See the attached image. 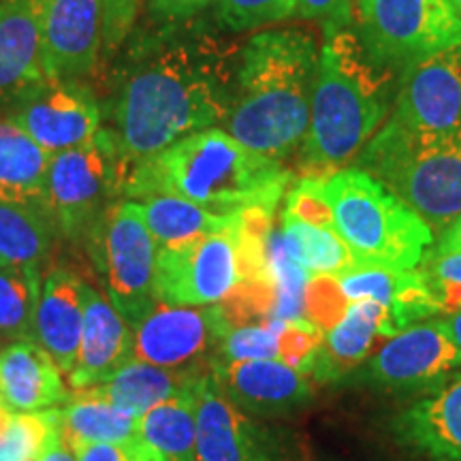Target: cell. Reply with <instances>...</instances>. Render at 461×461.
Returning <instances> with one entry per match:
<instances>
[{
    "label": "cell",
    "mask_w": 461,
    "mask_h": 461,
    "mask_svg": "<svg viewBox=\"0 0 461 461\" xmlns=\"http://www.w3.org/2000/svg\"><path fill=\"white\" fill-rule=\"evenodd\" d=\"M60 423V408L34 414H11L0 442V461H39Z\"/></svg>",
    "instance_id": "33"
},
{
    "label": "cell",
    "mask_w": 461,
    "mask_h": 461,
    "mask_svg": "<svg viewBox=\"0 0 461 461\" xmlns=\"http://www.w3.org/2000/svg\"><path fill=\"white\" fill-rule=\"evenodd\" d=\"M135 201V199H132ZM143 222L158 248L180 246L190 240L203 238V235L218 233L233 227L240 218V212L235 214H216V212L205 210L190 201L167 197V194H157V197L137 199Z\"/></svg>",
    "instance_id": "29"
},
{
    "label": "cell",
    "mask_w": 461,
    "mask_h": 461,
    "mask_svg": "<svg viewBox=\"0 0 461 461\" xmlns=\"http://www.w3.org/2000/svg\"><path fill=\"white\" fill-rule=\"evenodd\" d=\"M146 0H101L103 5V56L120 50L135 28Z\"/></svg>",
    "instance_id": "38"
},
{
    "label": "cell",
    "mask_w": 461,
    "mask_h": 461,
    "mask_svg": "<svg viewBox=\"0 0 461 461\" xmlns=\"http://www.w3.org/2000/svg\"><path fill=\"white\" fill-rule=\"evenodd\" d=\"M60 428L71 448L86 445H124L140 440V419L101 400L90 391H73L60 406Z\"/></svg>",
    "instance_id": "27"
},
{
    "label": "cell",
    "mask_w": 461,
    "mask_h": 461,
    "mask_svg": "<svg viewBox=\"0 0 461 461\" xmlns=\"http://www.w3.org/2000/svg\"><path fill=\"white\" fill-rule=\"evenodd\" d=\"M88 282L65 265L51 267L41 282L32 339L68 376L77 361L82 339Z\"/></svg>",
    "instance_id": "20"
},
{
    "label": "cell",
    "mask_w": 461,
    "mask_h": 461,
    "mask_svg": "<svg viewBox=\"0 0 461 461\" xmlns=\"http://www.w3.org/2000/svg\"><path fill=\"white\" fill-rule=\"evenodd\" d=\"M43 274L0 265V339H32Z\"/></svg>",
    "instance_id": "32"
},
{
    "label": "cell",
    "mask_w": 461,
    "mask_h": 461,
    "mask_svg": "<svg viewBox=\"0 0 461 461\" xmlns=\"http://www.w3.org/2000/svg\"><path fill=\"white\" fill-rule=\"evenodd\" d=\"M216 0H148L149 15H154L160 22H188L201 11L212 7Z\"/></svg>",
    "instance_id": "41"
},
{
    "label": "cell",
    "mask_w": 461,
    "mask_h": 461,
    "mask_svg": "<svg viewBox=\"0 0 461 461\" xmlns=\"http://www.w3.org/2000/svg\"><path fill=\"white\" fill-rule=\"evenodd\" d=\"M348 303L350 302L338 285V278H333V276H314L305 286L303 319L325 333L342 319Z\"/></svg>",
    "instance_id": "37"
},
{
    "label": "cell",
    "mask_w": 461,
    "mask_h": 461,
    "mask_svg": "<svg viewBox=\"0 0 461 461\" xmlns=\"http://www.w3.org/2000/svg\"><path fill=\"white\" fill-rule=\"evenodd\" d=\"M230 322L222 305H169L157 302L132 327L135 359L158 367L207 366Z\"/></svg>",
    "instance_id": "12"
},
{
    "label": "cell",
    "mask_w": 461,
    "mask_h": 461,
    "mask_svg": "<svg viewBox=\"0 0 461 461\" xmlns=\"http://www.w3.org/2000/svg\"><path fill=\"white\" fill-rule=\"evenodd\" d=\"M45 0H0V105L50 82L43 65Z\"/></svg>",
    "instance_id": "19"
},
{
    "label": "cell",
    "mask_w": 461,
    "mask_h": 461,
    "mask_svg": "<svg viewBox=\"0 0 461 461\" xmlns=\"http://www.w3.org/2000/svg\"><path fill=\"white\" fill-rule=\"evenodd\" d=\"M212 359L221 361H280V321L248 322V325L230 327L218 344Z\"/></svg>",
    "instance_id": "34"
},
{
    "label": "cell",
    "mask_w": 461,
    "mask_h": 461,
    "mask_svg": "<svg viewBox=\"0 0 461 461\" xmlns=\"http://www.w3.org/2000/svg\"><path fill=\"white\" fill-rule=\"evenodd\" d=\"M457 370L461 350L448 338L440 319H428L391 336L348 380L387 391H417L431 389Z\"/></svg>",
    "instance_id": "11"
},
{
    "label": "cell",
    "mask_w": 461,
    "mask_h": 461,
    "mask_svg": "<svg viewBox=\"0 0 461 461\" xmlns=\"http://www.w3.org/2000/svg\"><path fill=\"white\" fill-rule=\"evenodd\" d=\"M197 383V380H194ZM194 383L140 419V434L167 461H197Z\"/></svg>",
    "instance_id": "30"
},
{
    "label": "cell",
    "mask_w": 461,
    "mask_h": 461,
    "mask_svg": "<svg viewBox=\"0 0 461 461\" xmlns=\"http://www.w3.org/2000/svg\"><path fill=\"white\" fill-rule=\"evenodd\" d=\"M353 167L393 190L434 233L461 216V126L417 132L389 118Z\"/></svg>",
    "instance_id": "6"
},
{
    "label": "cell",
    "mask_w": 461,
    "mask_h": 461,
    "mask_svg": "<svg viewBox=\"0 0 461 461\" xmlns=\"http://www.w3.org/2000/svg\"><path fill=\"white\" fill-rule=\"evenodd\" d=\"M436 255H447V252H459L461 250V216L448 224L447 229L440 230L438 240L434 241V248H429Z\"/></svg>",
    "instance_id": "43"
},
{
    "label": "cell",
    "mask_w": 461,
    "mask_h": 461,
    "mask_svg": "<svg viewBox=\"0 0 461 461\" xmlns=\"http://www.w3.org/2000/svg\"><path fill=\"white\" fill-rule=\"evenodd\" d=\"M395 336L389 314L372 299L350 302L342 319L322 333V344L310 376L319 383H342L370 359L378 339Z\"/></svg>",
    "instance_id": "23"
},
{
    "label": "cell",
    "mask_w": 461,
    "mask_h": 461,
    "mask_svg": "<svg viewBox=\"0 0 461 461\" xmlns=\"http://www.w3.org/2000/svg\"><path fill=\"white\" fill-rule=\"evenodd\" d=\"M338 285L348 302L372 299L383 305L393 333H400L414 322L434 319L438 314V305L419 269L397 272L355 263L338 276Z\"/></svg>",
    "instance_id": "24"
},
{
    "label": "cell",
    "mask_w": 461,
    "mask_h": 461,
    "mask_svg": "<svg viewBox=\"0 0 461 461\" xmlns=\"http://www.w3.org/2000/svg\"><path fill=\"white\" fill-rule=\"evenodd\" d=\"M39 461H77L71 445H68V442L65 440V436H62L60 423H58L54 434H51L48 447H45V451Z\"/></svg>",
    "instance_id": "42"
},
{
    "label": "cell",
    "mask_w": 461,
    "mask_h": 461,
    "mask_svg": "<svg viewBox=\"0 0 461 461\" xmlns=\"http://www.w3.org/2000/svg\"><path fill=\"white\" fill-rule=\"evenodd\" d=\"M400 79L366 50L353 28L325 37L308 132L297 152L303 177H330L355 163L393 112Z\"/></svg>",
    "instance_id": "2"
},
{
    "label": "cell",
    "mask_w": 461,
    "mask_h": 461,
    "mask_svg": "<svg viewBox=\"0 0 461 461\" xmlns=\"http://www.w3.org/2000/svg\"><path fill=\"white\" fill-rule=\"evenodd\" d=\"M389 118L417 132H445L461 126V45L402 75Z\"/></svg>",
    "instance_id": "16"
},
{
    "label": "cell",
    "mask_w": 461,
    "mask_h": 461,
    "mask_svg": "<svg viewBox=\"0 0 461 461\" xmlns=\"http://www.w3.org/2000/svg\"><path fill=\"white\" fill-rule=\"evenodd\" d=\"M50 154L11 120H0V201L50 212Z\"/></svg>",
    "instance_id": "26"
},
{
    "label": "cell",
    "mask_w": 461,
    "mask_h": 461,
    "mask_svg": "<svg viewBox=\"0 0 461 461\" xmlns=\"http://www.w3.org/2000/svg\"><path fill=\"white\" fill-rule=\"evenodd\" d=\"M3 348H5V342H3V339H0V353H3Z\"/></svg>",
    "instance_id": "46"
},
{
    "label": "cell",
    "mask_w": 461,
    "mask_h": 461,
    "mask_svg": "<svg viewBox=\"0 0 461 461\" xmlns=\"http://www.w3.org/2000/svg\"><path fill=\"white\" fill-rule=\"evenodd\" d=\"M101 56V0H45L43 65L50 82H82Z\"/></svg>",
    "instance_id": "17"
},
{
    "label": "cell",
    "mask_w": 461,
    "mask_h": 461,
    "mask_svg": "<svg viewBox=\"0 0 461 461\" xmlns=\"http://www.w3.org/2000/svg\"><path fill=\"white\" fill-rule=\"evenodd\" d=\"M65 374L34 339H20L0 353V406L11 414L60 408L71 397Z\"/></svg>",
    "instance_id": "22"
},
{
    "label": "cell",
    "mask_w": 461,
    "mask_h": 461,
    "mask_svg": "<svg viewBox=\"0 0 461 461\" xmlns=\"http://www.w3.org/2000/svg\"><path fill=\"white\" fill-rule=\"evenodd\" d=\"M207 370L216 380L218 389L250 417H291L314 397L312 383L305 378L308 374L276 359H210Z\"/></svg>",
    "instance_id": "15"
},
{
    "label": "cell",
    "mask_w": 461,
    "mask_h": 461,
    "mask_svg": "<svg viewBox=\"0 0 461 461\" xmlns=\"http://www.w3.org/2000/svg\"><path fill=\"white\" fill-rule=\"evenodd\" d=\"M391 431L420 461H461V370L402 408Z\"/></svg>",
    "instance_id": "18"
},
{
    "label": "cell",
    "mask_w": 461,
    "mask_h": 461,
    "mask_svg": "<svg viewBox=\"0 0 461 461\" xmlns=\"http://www.w3.org/2000/svg\"><path fill=\"white\" fill-rule=\"evenodd\" d=\"M357 34L378 62L403 75L461 45V15L453 0H359Z\"/></svg>",
    "instance_id": "8"
},
{
    "label": "cell",
    "mask_w": 461,
    "mask_h": 461,
    "mask_svg": "<svg viewBox=\"0 0 461 461\" xmlns=\"http://www.w3.org/2000/svg\"><path fill=\"white\" fill-rule=\"evenodd\" d=\"M293 173L280 160L246 148L221 126L171 143L126 173L122 197L167 194L216 214L263 207L274 212L291 186Z\"/></svg>",
    "instance_id": "3"
},
{
    "label": "cell",
    "mask_w": 461,
    "mask_h": 461,
    "mask_svg": "<svg viewBox=\"0 0 461 461\" xmlns=\"http://www.w3.org/2000/svg\"><path fill=\"white\" fill-rule=\"evenodd\" d=\"M216 20L230 32L258 31L297 14V0H216Z\"/></svg>",
    "instance_id": "35"
},
{
    "label": "cell",
    "mask_w": 461,
    "mask_h": 461,
    "mask_svg": "<svg viewBox=\"0 0 461 461\" xmlns=\"http://www.w3.org/2000/svg\"><path fill=\"white\" fill-rule=\"evenodd\" d=\"M205 370L207 366L158 367L152 363L132 359L122 370L115 372L107 383L84 391H90L101 400L109 402L132 419H141L154 406L171 400L173 395L190 387Z\"/></svg>",
    "instance_id": "25"
},
{
    "label": "cell",
    "mask_w": 461,
    "mask_h": 461,
    "mask_svg": "<svg viewBox=\"0 0 461 461\" xmlns=\"http://www.w3.org/2000/svg\"><path fill=\"white\" fill-rule=\"evenodd\" d=\"M58 229L50 212L0 201V265L41 272Z\"/></svg>",
    "instance_id": "28"
},
{
    "label": "cell",
    "mask_w": 461,
    "mask_h": 461,
    "mask_svg": "<svg viewBox=\"0 0 461 461\" xmlns=\"http://www.w3.org/2000/svg\"><path fill=\"white\" fill-rule=\"evenodd\" d=\"M132 359H135L132 327L113 308L107 295L88 285L77 361L68 374L71 391L99 387Z\"/></svg>",
    "instance_id": "21"
},
{
    "label": "cell",
    "mask_w": 461,
    "mask_h": 461,
    "mask_svg": "<svg viewBox=\"0 0 461 461\" xmlns=\"http://www.w3.org/2000/svg\"><path fill=\"white\" fill-rule=\"evenodd\" d=\"M297 15L319 22L325 37L353 28V0H297Z\"/></svg>",
    "instance_id": "39"
},
{
    "label": "cell",
    "mask_w": 461,
    "mask_h": 461,
    "mask_svg": "<svg viewBox=\"0 0 461 461\" xmlns=\"http://www.w3.org/2000/svg\"><path fill=\"white\" fill-rule=\"evenodd\" d=\"M122 186L124 167L105 126L84 146L51 154L48 194L58 235L84 244L105 207L122 197Z\"/></svg>",
    "instance_id": "9"
},
{
    "label": "cell",
    "mask_w": 461,
    "mask_h": 461,
    "mask_svg": "<svg viewBox=\"0 0 461 461\" xmlns=\"http://www.w3.org/2000/svg\"><path fill=\"white\" fill-rule=\"evenodd\" d=\"M77 461H167L143 438L124 445H86L75 448Z\"/></svg>",
    "instance_id": "40"
},
{
    "label": "cell",
    "mask_w": 461,
    "mask_h": 461,
    "mask_svg": "<svg viewBox=\"0 0 461 461\" xmlns=\"http://www.w3.org/2000/svg\"><path fill=\"white\" fill-rule=\"evenodd\" d=\"M240 50L201 26L165 31L141 45L115 84L105 126L124 177L190 132L227 122Z\"/></svg>",
    "instance_id": "1"
},
{
    "label": "cell",
    "mask_w": 461,
    "mask_h": 461,
    "mask_svg": "<svg viewBox=\"0 0 461 461\" xmlns=\"http://www.w3.org/2000/svg\"><path fill=\"white\" fill-rule=\"evenodd\" d=\"M419 274L423 276L425 286L434 297L438 314H453L461 310V250L436 255L425 252L419 263Z\"/></svg>",
    "instance_id": "36"
},
{
    "label": "cell",
    "mask_w": 461,
    "mask_h": 461,
    "mask_svg": "<svg viewBox=\"0 0 461 461\" xmlns=\"http://www.w3.org/2000/svg\"><path fill=\"white\" fill-rule=\"evenodd\" d=\"M105 295L122 319L135 327L146 316L154 297L158 246L132 199L113 201L84 241Z\"/></svg>",
    "instance_id": "7"
},
{
    "label": "cell",
    "mask_w": 461,
    "mask_h": 461,
    "mask_svg": "<svg viewBox=\"0 0 461 461\" xmlns=\"http://www.w3.org/2000/svg\"><path fill=\"white\" fill-rule=\"evenodd\" d=\"M453 5H455V9H457V14L461 15V0H453Z\"/></svg>",
    "instance_id": "45"
},
{
    "label": "cell",
    "mask_w": 461,
    "mask_h": 461,
    "mask_svg": "<svg viewBox=\"0 0 461 461\" xmlns=\"http://www.w3.org/2000/svg\"><path fill=\"white\" fill-rule=\"evenodd\" d=\"M319 45L305 28H274L241 45L227 126L246 148L286 160L310 124Z\"/></svg>",
    "instance_id": "4"
},
{
    "label": "cell",
    "mask_w": 461,
    "mask_h": 461,
    "mask_svg": "<svg viewBox=\"0 0 461 461\" xmlns=\"http://www.w3.org/2000/svg\"><path fill=\"white\" fill-rule=\"evenodd\" d=\"M440 322H442V327L447 330L448 338L453 339V344L461 350V310L459 312L440 316Z\"/></svg>",
    "instance_id": "44"
},
{
    "label": "cell",
    "mask_w": 461,
    "mask_h": 461,
    "mask_svg": "<svg viewBox=\"0 0 461 461\" xmlns=\"http://www.w3.org/2000/svg\"><path fill=\"white\" fill-rule=\"evenodd\" d=\"M248 280L241 241V212L233 227L158 248L154 297L169 305H214L233 295Z\"/></svg>",
    "instance_id": "10"
},
{
    "label": "cell",
    "mask_w": 461,
    "mask_h": 461,
    "mask_svg": "<svg viewBox=\"0 0 461 461\" xmlns=\"http://www.w3.org/2000/svg\"><path fill=\"white\" fill-rule=\"evenodd\" d=\"M322 194L331 207L333 229L357 265L408 272L434 246V229L359 167L322 177Z\"/></svg>",
    "instance_id": "5"
},
{
    "label": "cell",
    "mask_w": 461,
    "mask_h": 461,
    "mask_svg": "<svg viewBox=\"0 0 461 461\" xmlns=\"http://www.w3.org/2000/svg\"><path fill=\"white\" fill-rule=\"evenodd\" d=\"M9 120L51 157L95 140L103 129V109L82 82H48L15 103Z\"/></svg>",
    "instance_id": "13"
},
{
    "label": "cell",
    "mask_w": 461,
    "mask_h": 461,
    "mask_svg": "<svg viewBox=\"0 0 461 461\" xmlns=\"http://www.w3.org/2000/svg\"><path fill=\"white\" fill-rule=\"evenodd\" d=\"M197 461H288L286 447L218 389L210 370L194 383Z\"/></svg>",
    "instance_id": "14"
},
{
    "label": "cell",
    "mask_w": 461,
    "mask_h": 461,
    "mask_svg": "<svg viewBox=\"0 0 461 461\" xmlns=\"http://www.w3.org/2000/svg\"><path fill=\"white\" fill-rule=\"evenodd\" d=\"M280 238L285 241L288 255L295 258L310 278L314 276L338 278L355 265L353 255L333 227H316V224L282 214Z\"/></svg>",
    "instance_id": "31"
}]
</instances>
